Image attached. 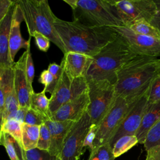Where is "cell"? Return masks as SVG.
<instances>
[{"instance_id": "27", "label": "cell", "mask_w": 160, "mask_h": 160, "mask_svg": "<svg viewBox=\"0 0 160 160\" xmlns=\"http://www.w3.org/2000/svg\"><path fill=\"white\" fill-rule=\"evenodd\" d=\"M112 148L109 142L94 148L90 151L88 160H114Z\"/></svg>"}, {"instance_id": "9", "label": "cell", "mask_w": 160, "mask_h": 160, "mask_svg": "<svg viewBox=\"0 0 160 160\" xmlns=\"http://www.w3.org/2000/svg\"><path fill=\"white\" fill-rule=\"evenodd\" d=\"M87 89L88 84L84 77L71 79L64 72L49 98V119L61 106L77 98Z\"/></svg>"}, {"instance_id": "5", "label": "cell", "mask_w": 160, "mask_h": 160, "mask_svg": "<svg viewBox=\"0 0 160 160\" xmlns=\"http://www.w3.org/2000/svg\"><path fill=\"white\" fill-rule=\"evenodd\" d=\"M21 9L23 19L31 36L36 31L46 36L64 54L65 47L54 25L56 16L52 11L47 0L16 1Z\"/></svg>"}, {"instance_id": "13", "label": "cell", "mask_w": 160, "mask_h": 160, "mask_svg": "<svg viewBox=\"0 0 160 160\" xmlns=\"http://www.w3.org/2000/svg\"><path fill=\"white\" fill-rule=\"evenodd\" d=\"M27 51H26L19 58L18 61L13 64L14 87L16 92L19 106L30 108L31 97L34 91L30 86L26 71Z\"/></svg>"}, {"instance_id": "6", "label": "cell", "mask_w": 160, "mask_h": 160, "mask_svg": "<svg viewBox=\"0 0 160 160\" xmlns=\"http://www.w3.org/2000/svg\"><path fill=\"white\" fill-rule=\"evenodd\" d=\"M86 81L90 101L88 112L91 124L98 127L116 98L115 87L106 80Z\"/></svg>"}, {"instance_id": "2", "label": "cell", "mask_w": 160, "mask_h": 160, "mask_svg": "<svg viewBox=\"0 0 160 160\" xmlns=\"http://www.w3.org/2000/svg\"><path fill=\"white\" fill-rule=\"evenodd\" d=\"M160 74V58L137 55L116 72V95L131 104L146 93L155 78Z\"/></svg>"}, {"instance_id": "41", "label": "cell", "mask_w": 160, "mask_h": 160, "mask_svg": "<svg viewBox=\"0 0 160 160\" xmlns=\"http://www.w3.org/2000/svg\"><path fill=\"white\" fill-rule=\"evenodd\" d=\"M4 100H5V92L3 84L1 82L0 86V113H2L4 108Z\"/></svg>"}, {"instance_id": "17", "label": "cell", "mask_w": 160, "mask_h": 160, "mask_svg": "<svg viewBox=\"0 0 160 160\" xmlns=\"http://www.w3.org/2000/svg\"><path fill=\"white\" fill-rule=\"evenodd\" d=\"M75 122L72 121L52 120L45 122L51 135V145L48 152L51 156H58L61 154L64 140Z\"/></svg>"}, {"instance_id": "15", "label": "cell", "mask_w": 160, "mask_h": 160, "mask_svg": "<svg viewBox=\"0 0 160 160\" xmlns=\"http://www.w3.org/2000/svg\"><path fill=\"white\" fill-rule=\"evenodd\" d=\"M92 57L74 52H66L61 62L65 74L71 79L85 78Z\"/></svg>"}, {"instance_id": "20", "label": "cell", "mask_w": 160, "mask_h": 160, "mask_svg": "<svg viewBox=\"0 0 160 160\" xmlns=\"http://www.w3.org/2000/svg\"><path fill=\"white\" fill-rule=\"evenodd\" d=\"M159 118L160 102L155 104L149 103L140 126L136 134L138 143L144 144L148 132Z\"/></svg>"}, {"instance_id": "24", "label": "cell", "mask_w": 160, "mask_h": 160, "mask_svg": "<svg viewBox=\"0 0 160 160\" xmlns=\"http://www.w3.org/2000/svg\"><path fill=\"white\" fill-rule=\"evenodd\" d=\"M132 31L142 35L151 37L160 40L159 31L146 20H138L126 26Z\"/></svg>"}, {"instance_id": "29", "label": "cell", "mask_w": 160, "mask_h": 160, "mask_svg": "<svg viewBox=\"0 0 160 160\" xmlns=\"http://www.w3.org/2000/svg\"><path fill=\"white\" fill-rule=\"evenodd\" d=\"M51 145V135L48 127L44 123L40 126L39 136L37 148L48 151Z\"/></svg>"}, {"instance_id": "28", "label": "cell", "mask_w": 160, "mask_h": 160, "mask_svg": "<svg viewBox=\"0 0 160 160\" xmlns=\"http://www.w3.org/2000/svg\"><path fill=\"white\" fill-rule=\"evenodd\" d=\"M144 146L146 151L160 146V118L148 132Z\"/></svg>"}, {"instance_id": "42", "label": "cell", "mask_w": 160, "mask_h": 160, "mask_svg": "<svg viewBox=\"0 0 160 160\" xmlns=\"http://www.w3.org/2000/svg\"><path fill=\"white\" fill-rule=\"evenodd\" d=\"M2 124H3V114L2 113H0V132H1Z\"/></svg>"}, {"instance_id": "8", "label": "cell", "mask_w": 160, "mask_h": 160, "mask_svg": "<svg viewBox=\"0 0 160 160\" xmlns=\"http://www.w3.org/2000/svg\"><path fill=\"white\" fill-rule=\"evenodd\" d=\"M91 125L90 117L87 111L75 122L67 135L59 155L61 160H80L81 156L86 150L83 147V142Z\"/></svg>"}, {"instance_id": "44", "label": "cell", "mask_w": 160, "mask_h": 160, "mask_svg": "<svg viewBox=\"0 0 160 160\" xmlns=\"http://www.w3.org/2000/svg\"><path fill=\"white\" fill-rule=\"evenodd\" d=\"M145 160H151L150 156H149L148 154H147V155H146V159H145Z\"/></svg>"}, {"instance_id": "36", "label": "cell", "mask_w": 160, "mask_h": 160, "mask_svg": "<svg viewBox=\"0 0 160 160\" xmlns=\"http://www.w3.org/2000/svg\"><path fill=\"white\" fill-rule=\"evenodd\" d=\"M97 129L98 127L96 125H91L83 142V147L85 149L88 148L91 151L94 149V141L96 138Z\"/></svg>"}, {"instance_id": "31", "label": "cell", "mask_w": 160, "mask_h": 160, "mask_svg": "<svg viewBox=\"0 0 160 160\" xmlns=\"http://www.w3.org/2000/svg\"><path fill=\"white\" fill-rule=\"evenodd\" d=\"M48 120V118H46L41 114L38 112L31 108H29L26 114L24 123L29 125L40 126L44 124L45 122Z\"/></svg>"}, {"instance_id": "39", "label": "cell", "mask_w": 160, "mask_h": 160, "mask_svg": "<svg viewBox=\"0 0 160 160\" xmlns=\"http://www.w3.org/2000/svg\"><path fill=\"white\" fill-rule=\"evenodd\" d=\"M156 6V13L150 23L160 32V0H154Z\"/></svg>"}, {"instance_id": "33", "label": "cell", "mask_w": 160, "mask_h": 160, "mask_svg": "<svg viewBox=\"0 0 160 160\" xmlns=\"http://www.w3.org/2000/svg\"><path fill=\"white\" fill-rule=\"evenodd\" d=\"M56 156H51L48 151L36 148L25 151L26 160H54Z\"/></svg>"}, {"instance_id": "32", "label": "cell", "mask_w": 160, "mask_h": 160, "mask_svg": "<svg viewBox=\"0 0 160 160\" xmlns=\"http://www.w3.org/2000/svg\"><path fill=\"white\" fill-rule=\"evenodd\" d=\"M38 81L40 83L44 85L43 91L45 92H48L51 94L54 92L56 88L54 78L48 69L44 70L41 73Z\"/></svg>"}, {"instance_id": "25", "label": "cell", "mask_w": 160, "mask_h": 160, "mask_svg": "<svg viewBox=\"0 0 160 160\" xmlns=\"http://www.w3.org/2000/svg\"><path fill=\"white\" fill-rule=\"evenodd\" d=\"M138 143L135 135H127L120 138L112 146V153L115 158L124 154Z\"/></svg>"}, {"instance_id": "35", "label": "cell", "mask_w": 160, "mask_h": 160, "mask_svg": "<svg viewBox=\"0 0 160 160\" xmlns=\"http://www.w3.org/2000/svg\"><path fill=\"white\" fill-rule=\"evenodd\" d=\"M31 37H33L35 39L36 44L38 49L42 52H48L50 47V40L42 34L38 32H32Z\"/></svg>"}, {"instance_id": "30", "label": "cell", "mask_w": 160, "mask_h": 160, "mask_svg": "<svg viewBox=\"0 0 160 160\" xmlns=\"http://www.w3.org/2000/svg\"><path fill=\"white\" fill-rule=\"evenodd\" d=\"M148 98L149 104L160 102V74L157 76L152 82L148 91Z\"/></svg>"}, {"instance_id": "14", "label": "cell", "mask_w": 160, "mask_h": 160, "mask_svg": "<svg viewBox=\"0 0 160 160\" xmlns=\"http://www.w3.org/2000/svg\"><path fill=\"white\" fill-rule=\"evenodd\" d=\"M88 89L77 98L61 106L49 120L56 121H79L88 111L89 105Z\"/></svg>"}, {"instance_id": "7", "label": "cell", "mask_w": 160, "mask_h": 160, "mask_svg": "<svg viewBox=\"0 0 160 160\" xmlns=\"http://www.w3.org/2000/svg\"><path fill=\"white\" fill-rule=\"evenodd\" d=\"M129 106L126 99L116 96L111 109L98 126L94 148L110 142L122 124Z\"/></svg>"}, {"instance_id": "43", "label": "cell", "mask_w": 160, "mask_h": 160, "mask_svg": "<svg viewBox=\"0 0 160 160\" xmlns=\"http://www.w3.org/2000/svg\"><path fill=\"white\" fill-rule=\"evenodd\" d=\"M3 71H4V69H2V68L0 67V86H1V79H2V77Z\"/></svg>"}, {"instance_id": "4", "label": "cell", "mask_w": 160, "mask_h": 160, "mask_svg": "<svg viewBox=\"0 0 160 160\" xmlns=\"http://www.w3.org/2000/svg\"><path fill=\"white\" fill-rule=\"evenodd\" d=\"M71 8L74 21L88 26H124L114 0H63Z\"/></svg>"}, {"instance_id": "22", "label": "cell", "mask_w": 160, "mask_h": 160, "mask_svg": "<svg viewBox=\"0 0 160 160\" xmlns=\"http://www.w3.org/2000/svg\"><path fill=\"white\" fill-rule=\"evenodd\" d=\"M39 129L40 126H39L22 123V142L24 151H28L37 148L39 136Z\"/></svg>"}, {"instance_id": "11", "label": "cell", "mask_w": 160, "mask_h": 160, "mask_svg": "<svg viewBox=\"0 0 160 160\" xmlns=\"http://www.w3.org/2000/svg\"><path fill=\"white\" fill-rule=\"evenodd\" d=\"M123 38L131 49L138 55L160 56V40L138 34L126 26L110 28Z\"/></svg>"}, {"instance_id": "3", "label": "cell", "mask_w": 160, "mask_h": 160, "mask_svg": "<svg viewBox=\"0 0 160 160\" xmlns=\"http://www.w3.org/2000/svg\"><path fill=\"white\" fill-rule=\"evenodd\" d=\"M137 55L123 38L118 35L92 57L85 78L86 81L106 80L114 85L117 71Z\"/></svg>"}, {"instance_id": "10", "label": "cell", "mask_w": 160, "mask_h": 160, "mask_svg": "<svg viewBox=\"0 0 160 160\" xmlns=\"http://www.w3.org/2000/svg\"><path fill=\"white\" fill-rule=\"evenodd\" d=\"M114 4L124 26L138 20L150 22L156 11L154 0H114Z\"/></svg>"}, {"instance_id": "18", "label": "cell", "mask_w": 160, "mask_h": 160, "mask_svg": "<svg viewBox=\"0 0 160 160\" xmlns=\"http://www.w3.org/2000/svg\"><path fill=\"white\" fill-rule=\"evenodd\" d=\"M15 7V1L6 16L0 21V67H12L9 56V33Z\"/></svg>"}, {"instance_id": "40", "label": "cell", "mask_w": 160, "mask_h": 160, "mask_svg": "<svg viewBox=\"0 0 160 160\" xmlns=\"http://www.w3.org/2000/svg\"><path fill=\"white\" fill-rule=\"evenodd\" d=\"M147 154L151 160H160V146H158L147 151Z\"/></svg>"}, {"instance_id": "21", "label": "cell", "mask_w": 160, "mask_h": 160, "mask_svg": "<svg viewBox=\"0 0 160 160\" xmlns=\"http://www.w3.org/2000/svg\"><path fill=\"white\" fill-rule=\"evenodd\" d=\"M0 145L3 146L11 160H26L25 151L10 134L1 131Z\"/></svg>"}, {"instance_id": "12", "label": "cell", "mask_w": 160, "mask_h": 160, "mask_svg": "<svg viewBox=\"0 0 160 160\" xmlns=\"http://www.w3.org/2000/svg\"><path fill=\"white\" fill-rule=\"evenodd\" d=\"M148 91L130 104L128 111L116 133L109 142L112 148L114 143L120 138L135 135L140 126L143 116L148 106Z\"/></svg>"}, {"instance_id": "1", "label": "cell", "mask_w": 160, "mask_h": 160, "mask_svg": "<svg viewBox=\"0 0 160 160\" xmlns=\"http://www.w3.org/2000/svg\"><path fill=\"white\" fill-rule=\"evenodd\" d=\"M54 25L66 52L91 57L97 54L118 35L110 28L88 26L76 21H67L58 17L54 19Z\"/></svg>"}, {"instance_id": "26", "label": "cell", "mask_w": 160, "mask_h": 160, "mask_svg": "<svg viewBox=\"0 0 160 160\" xmlns=\"http://www.w3.org/2000/svg\"><path fill=\"white\" fill-rule=\"evenodd\" d=\"M22 124L14 119H7L3 122L1 131L10 134L23 149L22 142Z\"/></svg>"}, {"instance_id": "16", "label": "cell", "mask_w": 160, "mask_h": 160, "mask_svg": "<svg viewBox=\"0 0 160 160\" xmlns=\"http://www.w3.org/2000/svg\"><path fill=\"white\" fill-rule=\"evenodd\" d=\"M24 21L22 13L19 5L15 1V7L11 21L9 33V56L11 62L14 64V58L18 52L21 49H27L31 37L29 36L28 41L24 40L21 33V23Z\"/></svg>"}, {"instance_id": "37", "label": "cell", "mask_w": 160, "mask_h": 160, "mask_svg": "<svg viewBox=\"0 0 160 160\" xmlns=\"http://www.w3.org/2000/svg\"><path fill=\"white\" fill-rule=\"evenodd\" d=\"M28 110V108L20 107L17 111H16L15 112L9 114L6 120L14 119L18 121H19L21 123H24L25 116H26V114Z\"/></svg>"}, {"instance_id": "46", "label": "cell", "mask_w": 160, "mask_h": 160, "mask_svg": "<svg viewBox=\"0 0 160 160\" xmlns=\"http://www.w3.org/2000/svg\"><path fill=\"white\" fill-rule=\"evenodd\" d=\"M1 132H0V139H1Z\"/></svg>"}, {"instance_id": "45", "label": "cell", "mask_w": 160, "mask_h": 160, "mask_svg": "<svg viewBox=\"0 0 160 160\" xmlns=\"http://www.w3.org/2000/svg\"><path fill=\"white\" fill-rule=\"evenodd\" d=\"M54 160H61V159L60 157H59V156H56V157H55V158L54 159Z\"/></svg>"}, {"instance_id": "38", "label": "cell", "mask_w": 160, "mask_h": 160, "mask_svg": "<svg viewBox=\"0 0 160 160\" xmlns=\"http://www.w3.org/2000/svg\"><path fill=\"white\" fill-rule=\"evenodd\" d=\"M14 2V1L12 0H0V21L8 13Z\"/></svg>"}, {"instance_id": "19", "label": "cell", "mask_w": 160, "mask_h": 160, "mask_svg": "<svg viewBox=\"0 0 160 160\" xmlns=\"http://www.w3.org/2000/svg\"><path fill=\"white\" fill-rule=\"evenodd\" d=\"M1 82L3 84L5 92L4 108L3 111L4 122L9 114L15 112L20 108L14 87L12 67L4 69Z\"/></svg>"}, {"instance_id": "34", "label": "cell", "mask_w": 160, "mask_h": 160, "mask_svg": "<svg viewBox=\"0 0 160 160\" xmlns=\"http://www.w3.org/2000/svg\"><path fill=\"white\" fill-rule=\"evenodd\" d=\"M30 42H29L28 46L26 51H27V58H26V75L28 78V82L31 86L32 87V82L34 77V66L33 63L32 58L31 56V51H30Z\"/></svg>"}, {"instance_id": "23", "label": "cell", "mask_w": 160, "mask_h": 160, "mask_svg": "<svg viewBox=\"0 0 160 160\" xmlns=\"http://www.w3.org/2000/svg\"><path fill=\"white\" fill-rule=\"evenodd\" d=\"M30 108L41 114L49 120V99L46 96V92L42 90L40 92H32L31 97Z\"/></svg>"}]
</instances>
